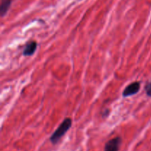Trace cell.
Masks as SVG:
<instances>
[{
    "instance_id": "6da1fadb",
    "label": "cell",
    "mask_w": 151,
    "mask_h": 151,
    "mask_svg": "<svg viewBox=\"0 0 151 151\" xmlns=\"http://www.w3.org/2000/svg\"><path fill=\"white\" fill-rule=\"evenodd\" d=\"M72 124V121L70 118H66L63 122H61L60 125H59L58 128H57L55 131L52 134V136L50 137V140L52 142V144L56 145L59 141H60V139L66 134L68 131L69 130V128H71Z\"/></svg>"
},
{
    "instance_id": "7a4b0ae2",
    "label": "cell",
    "mask_w": 151,
    "mask_h": 151,
    "mask_svg": "<svg viewBox=\"0 0 151 151\" xmlns=\"http://www.w3.org/2000/svg\"><path fill=\"white\" fill-rule=\"evenodd\" d=\"M122 144V138L120 137H116L111 139L105 145L104 151H119Z\"/></svg>"
},
{
    "instance_id": "3957f363",
    "label": "cell",
    "mask_w": 151,
    "mask_h": 151,
    "mask_svg": "<svg viewBox=\"0 0 151 151\" xmlns=\"http://www.w3.org/2000/svg\"><path fill=\"white\" fill-rule=\"evenodd\" d=\"M139 90H140V83L134 82L132 83L129 84V85L125 88L122 94H123L124 97H130V96H132V95H134V94H137Z\"/></svg>"
},
{
    "instance_id": "277c9868",
    "label": "cell",
    "mask_w": 151,
    "mask_h": 151,
    "mask_svg": "<svg viewBox=\"0 0 151 151\" xmlns=\"http://www.w3.org/2000/svg\"><path fill=\"white\" fill-rule=\"evenodd\" d=\"M37 49V42L35 41H31L25 45L23 51V55L24 56H31L35 53Z\"/></svg>"
},
{
    "instance_id": "5b68a950",
    "label": "cell",
    "mask_w": 151,
    "mask_h": 151,
    "mask_svg": "<svg viewBox=\"0 0 151 151\" xmlns=\"http://www.w3.org/2000/svg\"><path fill=\"white\" fill-rule=\"evenodd\" d=\"M13 0H1V7H0V12H1V16L3 17L6 13H7L10 9L11 3Z\"/></svg>"
},
{
    "instance_id": "8992f818",
    "label": "cell",
    "mask_w": 151,
    "mask_h": 151,
    "mask_svg": "<svg viewBox=\"0 0 151 151\" xmlns=\"http://www.w3.org/2000/svg\"><path fill=\"white\" fill-rule=\"evenodd\" d=\"M145 90L147 95L151 97V82H148L146 83L145 86Z\"/></svg>"
}]
</instances>
